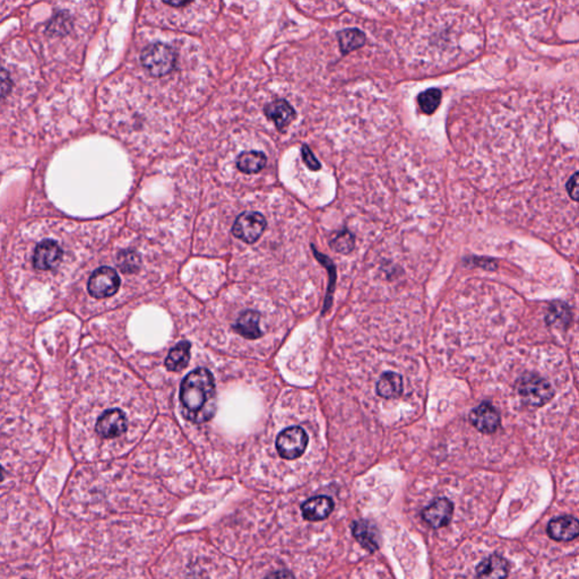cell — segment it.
I'll use <instances>...</instances> for the list:
<instances>
[{
  "instance_id": "obj_1",
  "label": "cell",
  "mask_w": 579,
  "mask_h": 579,
  "mask_svg": "<svg viewBox=\"0 0 579 579\" xmlns=\"http://www.w3.org/2000/svg\"><path fill=\"white\" fill-rule=\"evenodd\" d=\"M183 415L194 423H204L215 415L216 387L210 370L199 368L186 376L180 386Z\"/></svg>"
},
{
  "instance_id": "obj_2",
  "label": "cell",
  "mask_w": 579,
  "mask_h": 579,
  "mask_svg": "<svg viewBox=\"0 0 579 579\" xmlns=\"http://www.w3.org/2000/svg\"><path fill=\"white\" fill-rule=\"evenodd\" d=\"M141 62L151 76L163 77L175 69L177 54L173 48L164 43H153L143 50Z\"/></svg>"
},
{
  "instance_id": "obj_3",
  "label": "cell",
  "mask_w": 579,
  "mask_h": 579,
  "mask_svg": "<svg viewBox=\"0 0 579 579\" xmlns=\"http://www.w3.org/2000/svg\"><path fill=\"white\" fill-rule=\"evenodd\" d=\"M517 392L520 399L525 404L529 406L540 408L549 403L555 395V390L547 379L542 378L541 376H523L518 381Z\"/></svg>"
},
{
  "instance_id": "obj_4",
  "label": "cell",
  "mask_w": 579,
  "mask_h": 579,
  "mask_svg": "<svg viewBox=\"0 0 579 579\" xmlns=\"http://www.w3.org/2000/svg\"><path fill=\"white\" fill-rule=\"evenodd\" d=\"M309 437L301 427H290L276 438V450L285 459H296L306 452Z\"/></svg>"
},
{
  "instance_id": "obj_5",
  "label": "cell",
  "mask_w": 579,
  "mask_h": 579,
  "mask_svg": "<svg viewBox=\"0 0 579 579\" xmlns=\"http://www.w3.org/2000/svg\"><path fill=\"white\" fill-rule=\"evenodd\" d=\"M266 229V220L258 212H245L234 222L232 234L245 243H254Z\"/></svg>"
},
{
  "instance_id": "obj_6",
  "label": "cell",
  "mask_w": 579,
  "mask_h": 579,
  "mask_svg": "<svg viewBox=\"0 0 579 579\" xmlns=\"http://www.w3.org/2000/svg\"><path fill=\"white\" fill-rule=\"evenodd\" d=\"M119 287L120 278L118 273L111 267H100L90 278L89 292L94 298H109L118 292Z\"/></svg>"
},
{
  "instance_id": "obj_7",
  "label": "cell",
  "mask_w": 579,
  "mask_h": 579,
  "mask_svg": "<svg viewBox=\"0 0 579 579\" xmlns=\"http://www.w3.org/2000/svg\"><path fill=\"white\" fill-rule=\"evenodd\" d=\"M64 252L59 243L54 239L42 240L36 245L33 254V265L40 271H50L62 259Z\"/></svg>"
},
{
  "instance_id": "obj_8",
  "label": "cell",
  "mask_w": 579,
  "mask_h": 579,
  "mask_svg": "<svg viewBox=\"0 0 579 579\" xmlns=\"http://www.w3.org/2000/svg\"><path fill=\"white\" fill-rule=\"evenodd\" d=\"M95 429L101 437L113 439L122 436L127 430V419L124 412L118 408L108 410L101 415Z\"/></svg>"
},
{
  "instance_id": "obj_9",
  "label": "cell",
  "mask_w": 579,
  "mask_h": 579,
  "mask_svg": "<svg viewBox=\"0 0 579 579\" xmlns=\"http://www.w3.org/2000/svg\"><path fill=\"white\" fill-rule=\"evenodd\" d=\"M471 422L480 432L494 434L500 426V415L494 405L482 403L476 406L470 415Z\"/></svg>"
},
{
  "instance_id": "obj_10",
  "label": "cell",
  "mask_w": 579,
  "mask_h": 579,
  "mask_svg": "<svg viewBox=\"0 0 579 579\" xmlns=\"http://www.w3.org/2000/svg\"><path fill=\"white\" fill-rule=\"evenodd\" d=\"M454 513V506L450 500L439 498L432 501L422 511L423 520L434 529H441L450 523Z\"/></svg>"
},
{
  "instance_id": "obj_11",
  "label": "cell",
  "mask_w": 579,
  "mask_h": 579,
  "mask_svg": "<svg viewBox=\"0 0 579 579\" xmlns=\"http://www.w3.org/2000/svg\"><path fill=\"white\" fill-rule=\"evenodd\" d=\"M578 520L573 516H560L551 520L548 525V534L555 541H573L578 536Z\"/></svg>"
},
{
  "instance_id": "obj_12",
  "label": "cell",
  "mask_w": 579,
  "mask_h": 579,
  "mask_svg": "<svg viewBox=\"0 0 579 579\" xmlns=\"http://www.w3.org/2000/svg\"><path fill=\"white\" fill-rule=\"evenodd\" d=\"M508 573V562L498 555L485 559L476 568V576L479 579H506Z\"/></svg>"
},
{
  "instance_id": "obj_13",
  "label": "cell",
  "mask_w": 579,
  "mask_h": 579,
  "mask_svg": "<svg viewBox=\"0 0 579 579\" xmlns=\"http://www.w3.org/2000/svg\"><path fill=\"white\" fill-rule=\"evenodd\" d=\"M334 509V503L329 496H320L307 500L301 507L303 517L310 522L325 520Z\"/></svg>"
},
{
  "instance_id": "obj_14",
  "label": "cell",
  "mask_w": 579,
  "mask_h": 579,
  "mask_svg": "<svg viewBox=\"0 0 579 579\" xmlns=\"http://www.w3.org/2000/svg\"><path fill=\"white\" fill-rule=\"evenodd\" d=\"M265 115L269 120L274 122L278 130H283L292 122L296 113L289 102L285 100H275L267 104L265 108Z\"/></svg>"
},
{
  "instance_id": "obj_15",
  "label": "cell",
  "mask_w": 579,
  "mask_h": 579,
  "mask_svg": "<svg viewBox=\"0 0 579 579\" xmlns=\"http://www.w3.org/2000/svg\"><path fill=\"white\" fill-rule=\"evenodd\" d=\"M352 533L357 538V541L368 550L369 552H373L379 548L378 531L373 524L366 520H357L352 524Z\"/></svg>"
},
{
  "instance_id": "obj_16",
  "label": "cell",
  "mask_w": 579,
  "mask_h": 579,
  "mask_svg": "<svg viewBox=\"0 0 579 579\" xmlns=\"http://www.w3.org/2000/svg\"><path fill=\"white\" fill-rule=\"evenodd\" d=\"M234 329L245 338L257 340L263 335L262 329H260L259 313L254 310L243 311L238 317V320L234 324Z\"/></svg>"
},
{
  "instance_id": "obj_17",
  "label": "cell",
  "mask_w": 579,
  "mask_h": 579,
  "mask_svg": "<svg viewBox=\"0 0 579 579\" xmlns=\"http://www.w3.org/2000/svg\"><path fill=\"white\" fill-rule=\"evenodd\" d=\"M403 388L402 377L395 373H384L376 386L379 396L386 399H397L402 394Z\"/></svg>"
},
{
  "instance_id": "obj_18",
  "label": "cell",
  "mask_w": 579,
  "mask_h": 579,
  "mask_svg": "<svg viewBox=\"0 0 579 579\" xmlns=\"http://www.w3.org/2000/svg\"><path fill=\"white\" fill-rule=\"evenodd\" d=\"M190 349L192 344L187 341H183L169 352L168 358L166 360V369L169 371H180L185 369L190 360Z\"/></svg>"
},
{
  "instance_id": "obj_19",
  "label": "cell",
  "mask_w": 579,
  "mask_h": 579,
  "mask_svg": "<svg viewBox=\"0 0 579 579\" xmlns=\"http://www.w3.org/2000/svg\"><path fill=\"white\" fill-rule=\"evenodd\" d=\"M267 157L263 152H243L236 159V166L243 173H257L266 166Z\"/></svg>"
},
{
  "instance_id": "obj_20",
  "label": "cell",
  "mask_w": 579,
  "mask_h": 579,
  "mask_svg": "<svg viewBox=\"0 0 579 579\" xmlns=\"http://www.w3.org/2000/svg\"><path fill=\"white\" fill-rule=\"evenodd\" d=\"M337 38L340 42L341 52L343 55L350 54L352 51L358 50L366 43V34L359 29H345L337 33Z\"/></svg>"
},
{
  "instance_id": "obj_21",
  "label": "cell",
  "mask_w": 579,
  "mask_h": 579,
  "mask_svg": "<svg viewBox=\"0 0 579 579\" xmlns=\"http://www.w3.org/2000/svg\"><path fill=\"white\" fill-rule=\"evenodd\" d=\"M16 78L9 69V64L0 59V103H6L15 91Z\"/></svg>"
},
{
  "instance_id": "obj_22",
  "label": "cell",
  "mask_w": 579,
  "mask_h": 579,
  "mask_svg": "<svg viewBox=\"0 0 579 579\" xmlns=\"http://www.w3.org/2000/svg\"><path fill=\"white\" fill-rule=\"evenodd\" d=\"M441 93L439 89H429L420 93L417 96V103L423 113L426 115H432L441 103Z\"/></svg>"
},
{
  "instance_id": "obj_23",
  "label": "cell",
  "mask_w": 579,
  "mask_h": 579,
  "mask_svg": "<svg viewBox=\"0 0 579 579\" xmlns=\"http://www.w3.org/2000/svg\"><path fill=\"white\" fill-rule=\"evenodd\" d=\"M331 247L340 254H350L355 248V236L349 230H342L333 236Z\"/></svg>"
},
{
  "instance_id": "obj_24",
  "label": "cell",
  "mask_w": 579,
  "mask_h": 579,
  "mask_svg": "<svg viewBox=\"0 0 579 579\" xmlns=\"http://www.w3.org/2000/svg\"><path fill=\"white\" fill-rule=\"evenodd\" d=\"M118 265L124 273H135L139 269L141 259L134 252H122L118 256Z\"/></svg>"
},
{
  "instance_id": "obj_25",
  "label": "cell",
  "mask_w": 579,
  "mask_h": 579,
  "mask_svg": "<svg viewBox=\"0 0 579 579\" xmlns=\"http://www.w3.org/2000/svg\"><path fill=\"white\" fill-rule=\"evenodd\" d=\"M302 159L305 161L306 166L313 170V171H318L322 169V164L320 161L317 160L310 148H308L307 145H303L301 148Z\"/></svg>"
},
{
  "instance_id": "obj_26",
  "label": "cell",
  "mask_w": 579,
  "mask_h": 579,
  "mask_svg": "<svg viewBox=\"0 0 579 579\" xmlns=\"http://www.w3.org/2000/svg\"><path fill=\"white\" fill-rule=\"evenodd\" d=\"M566 190H567L568 195L571 196V199H573V201H578V172H575V173L571 176V179L568 180L567 185H566Z\"/></svg>"
},
{
  "instance_id": "obj_27",
  "label": "cell",
  "mask_w": 579,
  "mask_h": 579,
  "mask_svg": "<svg viewBox=\"0 0 579 579\" xmlns=\"http://www.w3.org/2000/svg\"><path fill=\"white\" fill-rule=\"evenodd\" d=\"M266 579H293V576L289 571H280L271 573L269 576L266 577Z\"/></svg>"
},
{
  "instance_id": "obj_28",
  "label": "cell",
  "mask_w": 579,
  "mask_h": 579,
  "mask_svg": "<svg viewBox=\"0 0 579 579\" xmlns=\"http://www.w3.org/2000/svg\"><path fill=\"white\" fill-rule=\"evenodd\" d=\"M3 467L0 466V480L3 479Z\"/></svg>"
},
{
  "instance_id": "obj_29",
  "label": "cell",
  "mask_w": 579,
  "mask_h": 579,
  "mask_svg": "<svg viewBox=\"0 0 579 579\" xmlns=\"http://www.w3.org/2000/svg\"><path fill=\"white\" fill-rule=\"evenodd\" d=\"M24 579H27V578H24Z\"/></svg>"
}]
</instances>
